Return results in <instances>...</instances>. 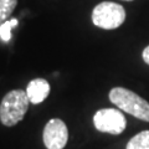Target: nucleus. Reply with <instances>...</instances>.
<instances>
[{
	"label": "nucleus",
	"mask_w": 149,
	"mask_h": 149,
	"mask_svg": "<svg viewBox=\"0 0 149 149\" xmlns=\"http://www.w3.org/2000/svg\"><path fill=\"white\" fill-rule=\"evenodd\" d=\"M50 93V85L44 78H35L30 81L26 87V95L30 100V103L39 104L47 98Z\"/></svg>",
	"instance_id": "nucleus-6"
},
{
	"label": "nucleus",
	"mask_w": 149,
	"mask_h": 149,
	"mask_svg": "<svg viewBox=\"0 0 149 149\" xmlns=\"http://www.w3.org/2000/svg\"><path fill=\"white\" fill-rule=\"evenodd\" d=\"M125 20V10L122 5L112 1L100 3L92 11V21L104 30L117 29Z\"/></svg>",
	"instance_id": "nucleus-3"
},
{
	"label": "nucleus",
	"mask_w": 149,
	"mask_h": 149,
	"mask_svg": "<svg viewBox=\"0 0 149 149\" xmlns=\"http://www.w3.org/2000/svg\"><path fill=\"white\" fill-rule=\"evenodd\" d=\"M109 101L119 109L144 122H149V102L124 87H114L109 91Z\"/></svg>",
	"instance_id": "nucleus-1"
},
{
	"label": "nucleus",
	"mask_w": 149,
	"mask_h": 149,
	"mask_svg": "<svg viewBox=\"0 0 149 149\" xmlns=\"http://www.w3.org/2000/svg\"><path fill=\"white\" fill-rule=\"evenodd\" d=\"M125 149H149V130H143L132 137Z\"/></svg>",
	"instance_id": "nucleus-7"
},
{
	"label": "nucleus",
	"mask_w": 149,
	"mask_h": 149,
	"mask_svg": "<svg viewBox=\"0 0 149 149\" xmlns=\"http://www.w3.org/2000/svg\"><path fill=\"white\" fill-rule=\"evenodd\" d=\"M19 21L17 19H10V20L4 21L3 24H0V39L4 42H9L11 39V30L15 26H17Z\"/></svg>",
	"instance_id": "nucleus-9"
},
{
	"label": "nucleus",
	"mask_w": 149,
	"mask_h": 149,
	"mask_svg": "<svg viewBox=\"0 0 149 149\" xmlns=\"http://www.w3.org/2000/svg\"><path fill=\"white\" fill-rule=\"evenodd\" d=\"M42 139L47 149H63L68 141V129L63 120L60 118L50 119L44 128Z\"/></svg>",
	"instance_id": "nucleus-5"
},
{
	"label": "nucleus",
	"mask_w": 149,
	"mask_h": 149,
	"mask_svg": "<svg viewBox=\"0 0 149 149\" xmlns=\"http://www.w3.org/2000/svg\"><path fill=\"white\" fill-rule=\"evenodd\" d=\"M142 56H143L144 62H146L147 65H149V46H147V47L143 50V54H142Z\"/></svg>",
	"instance_id": "nucleus-10"
},
{
	"label": "nucleus",
	"mask_w": 149,
	"mask_h": 149,
	"mask_svg": "<svg viewBox=\"0 0 149 149\" xmlns=\"http://www.w3.org/2000/svg\"><path fill=\"white\" fill-rule=\"evenodd\" d=\"M17 5V0H0V24L6 21Z\"/></svg>",
	"instance_id": "nucleus-8"
},
{
	"label": "nucleus",
	"mask_w": 149,
	"mask_h": 149,
	"mask_svg": "<svg viewBox=\"0 0 149 149\" xmlns=\"http://www.w3.org/2000/svg\"><path fill=\"white\" fill-rule=\"evenodd\" d=\"M93 124L97 130L113 136L120 134L127 127L124 114L116 108H102L93 116Z\"/></svg>",
	"instance_id": "nucleus-4"
},
{
	"label": "nucleus",
	"mask_w": 149,
	"mask_h": 149,
	"mask_svg": "<svg viewBox=\"0 0 149 149\" xmlns=\"http://www.w3.org/2000/svg\"><path fill=\"white\" fill-rule=\"evenodd\" d=\"M30 100L24 90H13L8 92L0 103V120L6 127L17 124L25 117L29 109Z\"/></svg>",
	"instance_id": "nucleus-2"
},
{
	"label": "nucleus",
	"mask_w": 149,
	"mask_h": 149,
	"mask_svg": "<svg viewBox=\"0 0 149 149\" xmlns=\"http://www.w3.org/2000/svg\"><path fill=\"white\" fill-rule=\"evenodd\" d=\"M124 1H132V0H124Z\"/></svg>",
	"instance_id": "nucleus-11"
}]
</instances>
